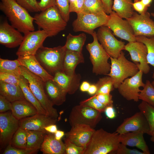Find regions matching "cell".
Wrapping results in <instances>:
<instances>
[{"mask_svg":"<svg viewBox=\"0 0 154 154\" xmlns=\"http://www.w3.org/2000/svg\"><path fill=\"white\" fill-rule=\"evenodd\" d=\"M90 85L87 81H83L80 86V90L83 92H88Z\"/></svg>","mask_w":154,"mask_h":154,"instance_id":"9f6ffc18","label":"cell"},{"mask_svg":"<svg viewBox=\"0 0 154 154\" xmlns=\"http://www.w3.org/2000/svg\"><path fill=\"white\" fill-rule=\"evenodd\" d=\"M101 112L91 108L80 104L73 107L70 113L69 121L71 126L83 124L94 128L102 118Z\"/></svg>","mask_w":154,"mask_h":154,"instance_id":"9c48e42d","label":"cell"},{"mask_svg":"<svg viewBox=\"0 0 154 154\" xmlns=\"http://www.w3.org/2000/svg\"><path fill=\"white\" fill-rule=\"evenodd\" d=\"M91 35L93 41L87 44L86 48L90 53L92 72L96 75H107L111 69V64L108 62L110 56L99 42L96 32L94 31Z\"/></svg>","mask_w":154,"mask_h":154,"instance_id":"52a82bcc","label":"cell"},{"mask_svg":"<svg viewBox=\"0 0 154 154\" xmlns=\"http://www.w3.org/2000/svg\"><path fill=\"white\" fill-rule=\"evenodd\" d=\"M150 14L152 17L154 18V12L151 13Z\"/></svg>","mask_w":154,"mask_h":154,"instance_id":"be15d7a7","label":"cell"},{"mask_svg":"<svg viewBox=\"0 0 154 154\" xmlns=\"http://www.w3.org/2000/svg\"><path fill=\"white\" fill-rule=\"evenodd\" d=\"M21 66L17 59L11 60L0 58V71L13 72L20 74V67Z\"/></svg>","mask_w":154,"mask_h":154,"instance_id":"74e56055","label":"cell"},{"mask_svg":"<svg viewBox=\"0 0 154 154\" xmlns=\"http://www.w3.org/2000/svg\"><path fill=\"white\" fill-rule=\"evenodd\" d=\"M6 20L0 24V43L6 47L13 48L20 46L24 36Z\"/></svg>","mask_w":154,"mask_h":154,"instance_id":"ffe728a7","label":"cell"},{"mask_svg":"<svg viewBox=\"0 0 154 154\" xmlns=\"http://www.w3.org/2000/svg\"><path fill=\"white\" fill-rule=\"evenodd\" d=\"M144 134L141 131H134L119 134L120 143L127 146L136 147L145 154H150L149 147L143 137Z\"/></svg>","mask_w":154,"mask_h":154,"instance_id":"603a6c76","label":"cell"},{"mask_svg":"<svg viewBox=\"0 0 154 154\" xmlns=\"http://www.w3.org/2000/svg\"><path fill=\"white\" fill-rule=\"evenodd\" d=\"M98 88L96 84H91L88 92L90 95H94L97 92Z\"/></svg>","mask_w":154,"mask_h":154,"instance_id":"6f0895ef","label":"cell"},{"mask_svg":"<svg viewBox=\"0 0 154 154\" xmlns=\"http://www.w3.org/2000/svg\"><path fill=\"white\" fill-rule=\"evenodd\" d=\"M38 4L40 11H41L56 5V1L55 0H40Z\"/></svg>","mask_w":154,"mask_h":154,"instance_id":"816d5d0a","label":"cell"},{"mask_svg":"<svg viewBox=\"0 0 154 154\" xmlns=\"http://www.w3.org/2000/svg\"><path fill=\"white\" fill-rule=\"evenodd\" d=\"M66 49L64 46L53 48L42 46L35 56L42 66L48 72L54 74L63 71V64Z\"/></svg>","mask_w":154,"mask_h":154,"instance_id":"5b68a950","label":"cell"},{"mask_svg":"<svg viewBox=\"0 0 154 154\" xmlns=\"http://www.w3.org/2000/svg\"><path fill=\"white\" fill-rule=\"evenodd\" d=\"M81 12L95 14L106 13L100 0H84Z\"/></svg>","mask_w":154,"mask_h":154,"instance_id":"d6a6232c","label":"cell"},{"mask_svg":"<svg viewBox=\"0 0 154 154\" xmlns=\"http://www.w3.org/2000/svg\"><path fill=\"white\" fill-rule=\"evenodd\" d=\"M104 112L106 116L109 119H113L116 117V112L113 106H107Z\"/></svg>","mask_w":154,"mask_h":154,"instance_id":"db71d44e","label":"cell"},{"mask_svg":"<svg viewBox=\"0 0 154 154\" xmlns=\"http://www.w3.org/2000/svg\"><path fill=\"white\" fill-rule=\"evenodd\" d=\"M66 154H84L85 149L79 147L72 142L68 139H64Z\"/></svg>","mask_w":154,"mask_h":154,"instance_id":"b9f144b4","label":"cell"},{"mask_svg":"<svg viewBox=\"0 0 154 154\" xmlns=\"http://www.w3.org/2000/svg\"><path fill=\"white\" fill-rule=\"evenodd\" d=\"M17 59L21 66L40 77L44 82L53 79V76L48 73L42 66L35 55L19 56H18Z\"/></svg>","mask_w":154,"mask_h":154,"instance_id":"7402d4cb","label":"cell"},{"mask_svg":"<svg viewBox=\"0 0 154 154\" xmlns=\"http://www.w3.org/2000/svg\"><path fill=\"white\" fill-rule=\"evenodd\" d=\"M150 135L151 136L150 140L153 142H154V129L151 131Z\"/></svg>","mask_w":154,"mask_h":154,"instance_id":"94428289","label":"cell"},{"mask_svg":"<svg viewBox=\"0 0 154 154\" xmlns=\"http://www.w3.org/2000/svg\"><path fill=\"white\" fill-rule=\"evenodd\" d=\"M0 94L11 103L26 100L19 84H9L0 81Z\"/></svg>","mask_w":154,"mask_h":154,"instance_id":"83f0119b","label":"cell"},{"mask_svg":"<svg viewBox=\"0 0 154 154\" xmlns=\"http://www.w3.org/2000/svg\"><path fill=\"white\" fill-rule=\"evenodd\" d=\"M133 0H114L112 11L121 17L127 19L130 18L134 12Z\"/></svg>","mask_w":154,"mask_h":154,"instance_id":"f546056e","label":"cell"},{"mask_svg":"<svg viewBox=\"0 0 154 154\" xmlns=\"http://www.w3.org/2000/svg\"><path fill=\"white\" fill-rule=\"evenodd\" d=\"M143 72L141 70L134 76L125 79L119 85L117 89L119 94L128 101L139 100L140 87L145 85L142 81Z\"/></svg>","mask_w":154,"mask_h":154,"instance_id":"5bb4252c","label":"cell"},{"mask_svg":"<svg viewBox=\"0 0 154 154\" xmlns=\"http://www.w3.org/2000/svg\"><path fill=\"white\" fill-rule=\"evenodd\" d=\"M77 14V18L72 24L74 31L84 32L91 35L96 29L105 25L109 17L106 13L95 14L81 12Z\"/></svg>","mask_w":154,"mask_h":154,"instance_id":"ba28073f","label":"cell"},{"mask_svg":"<svg viewBox=\"0 0 154 154\" xmlns=\"http://www.w3.org/2000/svg\"><path fill=\"white\" fill-rule=\"evenodd\" d=\"M19 85L21 88L26 99L36 108L38 113L47 115L30 88L28 80L21 74L19 77Z\"/></svg>","mask_w":154,"mask_h":154,"instance_id":"f1b7e54d","label":"cell"},{"mask_svg":"<svg viewBox=\"0 0 154 154\" xmlns=\"http://www.w3.org/2000/svg\"><path fill=\"white\" fill-rule=\"evenodd\" d=\"M152 78L153 79V80L151 82V83L152 85L154 86V71L153 72V76H152Z\"/></svg>","mask_w":154,"mask_h":154,"instance_id":"6125c7cd","label":"cell"},{"mask_svg":"<svg viewBox=\"0 0 154 154\" xmlns=\"http://www.w3.org/2000/svg\"><path fill=\"white\" fill-rule=\"evenodd\" d=\"M95 130L87 125L76 124L72 126L70 131L65 133L66 138L76 145L86 149Z\"/></svg>","mask_w":154,"mask_h":154,"instance_id":"d6986e66","label":"cell"},{"mask_svg":"<svg viewBox=\"0 0 154 154\" xmlns=\"http://www.w3.org/2000/svg\"><path fill=\"white\" fill-rule=\"evenodd\" d=\"M81 78L79 74L69 76L60 71L55 73L53 80L65 92L72 94L78 88Z\"/></svg>","mask_w":154,"mask_h":154,"instance_id":"44dd1931","label":"cell"},{"mask_svg":"<svg viewBox=\"0 0 154 154\" xmlns=\"http://www.w3.org/2000/svg\"><path fill=\"white\" fill-rule=\"evenodd\" d=\"M133 10L142 14L147 12L148 7L145 5L140 0H134L132 4Z\"/></svg>","mask_w":154,"mask_h":154,"instance_id":"f907efd6","label":"cell"},{"mask_svg":"<svg viewBox=\"0 0 154 154\" xmlns=\"http://www.w3.org/2000/svg\"><path fill=\"white\" fill-rule=\"evenodd\" d=\"M20 74L11 72L0 71V81L9 84H19V77Z\"/></svg>","mask_w":154,"mask_h":154,"instance_id":"7bdbcfd3","label":"cell"},{"mask_svg":"<svg viewBox=\"0 0 154 154\" xmlns=\"http://www.w3.org/2000/svg\"><path fill=\"white\" fill-rule=\"evenodd\" d=\"M45 130L48 133H54L57 130V127L55 124L49 125L44 127Z\"/></svg>","mask_w":154,"mask_h":154,"instance_id":"11a10c76","label":"cell"},{"mask_svg":"<svg viewBox=\"0 0 154 154\" xmlns=\"http://www.w3.org/2000/svg\"><path fill=\"white\" fill-rule=\"evenodd\" d=\"M96 84L98 88L96 94H110L114 88L112 79L108 76L100 78Z\"/></svg>","mask_w":154,"mask_h":154,"instance_id":"f35d334b","label":"cell"},{"mask_svg":"<svg viewBox=\"0 0 154 154\" xmlns=\"http://www.w3.org/2000/svg\"><path fill=\"white\" fill-rule=\"evenodd\" d=\"M58 119L48 115L37 113L31 116L19 120V127L28 130H34L48 133L44 127L49 125L55 124Z\"/></svg>","mask_w":154,"mask_h":154,"instance_id":"ac0fdd59","label":"cell"},{"mask_svg":"<svg viewBox=\"0 0 154 154\" xmlns=\"http://www.w3.org/2000/svg\"><path fill=\"white\" fill-rule=\"evenodd\" d=\"M114 35L128 42L136 41L133 29L128 21L120 17L113 11L109 15L106 24Z\"/></svg>","mask_w":154,"mask_h":154,"instance_id":"7c38bea8","label":"cell"},{"mask_svg":"<svg viewBox=\"0 0 154 154\" xmlns=\"http://www.w3.org/2000/svg\"><path fill=\"white\" fill-rule=\"evenodd\" d=\"M147 7L151 6V4L153 0H140Z\"/></svg>","mask_w":154,"mask_h":154,"instance_id":"91938a15","label":"cell"},{"mask_svg":"<svg viewBox=\"0 0 154 154\" xmlns=\"http://www.w3.org/2000/svg\"><path fill=\"white\" fill-rule=\"evenodd\" d=\"M96 95L98 100L106 107L113 106L112 96L110 94H99Z\"/></svg>","mask_w":154,"mask_h":154,"instance_id":"c3c4849f","label":"cell"},{"mask_svg":"<svg viewBox=\"0 0 154 154\" xmlns=\"http://www.w3.org/2000/svg\"><path fill=\"white\" fill-rule=\"evenodd\" d=\"M135 37L136 41L143 43L146 46L147 63L153 66L154 69V36L150 37L140 36Z\"/></svg>","mask_w":154,"mask_h":154,"instance_id":"836d02e7","label":"cell"},{"mask_svg":"<svg viewBox=\"0 0 154 154\" xmlns=\"http://www.w3.org/2000/svg\"><path fill=\"white\" fill-rule=\"evenodd\" d=\"M12 114L19 120L38 113L36 108L26 100L15 101L12 103Z\"/></svg>","mask_w":154,"mask_h":154,"instance_id":"4316f807","label":"cell"},{"mask_svg":"<svg viewBox=\"0 0 154 154\" xmlns=\"http://www.w3.org/2000/svg\"><path fill=\"white\" fill-rule=\"evenodd\" d=\"M12 108V103L4 96L0 95V113L11 111Z\"/></svg>","mask_w":154,"mask_h":154,"instance_id":"681fc988","label":"cell"},{"mask_svg":"<svg viewBox=\"0 0 154 154\" xmlns=\"http://www.w3.org/2000/svg\"><path fill=\"white\" fill-rule=\"evenodd\" d=\"M19 127V120L9 111L0 114V150L10 144L13 137Z\"/></svg>","mask_w":154,"mask_h":154,"instance_id":"4fadbf2b","label":"cell"},{"mask_svg":"<svg viewBox=\"0 0 154 154\" xmlns=\"http://www.w3.org/2000/svg\"><path fill=\"white\" fill-rule=\"evenodd\" d=\"M116 154H145L136 149H131L128 148L127 146L121 143L115 152Z\"/></svg>","mask_w":154,"mask_h":154,"instance_id":"7dc6e473","label":"cell"},{"mask_svg":"<svg viewBox=\"0 0 154 154\" xmlns=\"http://www.w3.org/2000/svg\"><path fill=\"white\" fill-rule=\"evenodd\" d=\"M120 143L118 133L101 128L95 130L84 154H115Z\"/></svg>","mask_w":154,"mask_h":154,"instance_id":"7a4b0ae2","label":"cell"},{"mask_svg":"<svg viewBox=\"0 0 154 154\" xmlns=\"http://www.w3.org/2000/svg\"><path fill=\"white\" fill-rule=\"evenodd\" d=\"M84 0H69V11L76 13L82 11Z\"/></svg>","mask_w":154,"mask_h":154,"instance_id":"bcb514c9","label":"cell"},{"mask_svg":"<svg viewBox=\"0 0 154 154\" xmlns=\"http://www.w3.org/2000/svg\"><path fill=\"white\" fill-rule=\"evenodd\" d=\"M38 150L17 148L12 147L10 144L6 147L3 154H32L37 153Z\"/></svg>","mask_w":154,"mask_h":154,"instance_id":"f6af8a7d","label":"cell"},{"mask_svg":"<svg viewBox=\"0 0 154 154\" xmlns=\"http://www.w3.org/2000/svg\"><path fill=\"white\" fill-rule=\"evenodd\" d=\"M44 89L48 98L53 105L60 106L65 101L67 93L53 80L44 82Z\"/></svg>","mask_w":154,"mask_h":154,"instance_id":"484cf974","label":"cell"},{"mask_svg":"<svg viewBox=\"0 0 154 154\" xmlns=\"http://www.w3.org/2000/svg\"><path fill=\"white\" fill-rule=\"evenodd\" d=\"M65 135L64 131L59 130H57L54 133L55 138L58 140H60Z\"/></svg>","mask_w":154,"mask_h":154,"instance_id":"680465c9","label":"cell"},{"mask_svg":"<svg viewBox=\"0 0 154 154\" xmlns=\"http://www.w3.org/2000/svg\"><path fill=\"white\" fill-rule=\"evenodd\" d=\"M124 50L129 52L131 60L137 65L139 70L145 74L149 72L150 68L147 60V49L144 44L137 41L129 42L125 45Z\"/></svg>","mask_w":154,"mask_h":154,"instance_id":"e0dca14e","label":"cell"},{"mask_svg":"<svg viewBox=\"0 0 154 154\" xmlns=\"http://www.w3.org/2000/svg\"><path fill=\"white\" fill-rule=\"evenodd\" d=\"M20 69V74L28 80L30 89L47 115L58 119V115L57 110L53 107V105L46 93L44 82L22 66H21Z\"/></svg>","mask_w":154,"mask_h":154,"instance_id":"277c9868","label":"cell"},{"mask_svg":"<svg viewBox=\"0 0 154 154\" xmlns=\"http://www.w3.org/2000/svg\"><path fill=\"white\" fill-rule=\"evenodd\" d=\"M80 104L91 108L101 113L104 112L106 107L98 100L96 94L81 101Z\"/></svg>","mask_w":154,"mask_h":154,"instance_id":"ab89813d","label":"cell"},{"mask_svg":"<svg viewBox=\"0 0 154 154\" xmlns=\"http://www.w3.org/2000/svg\"><path fill=\"white\" fill-rule=\"evenodd\" d=\"M56 5L64 20L68 22L69 20V0H55Z\"/></svg>","mask_w":154,"mask_h":154,"instance_id":"60d3db41","label":"cell"},{"mask_svg":"<svg viewBox=\"0 0 154 154\" xmlns=\"http://www.w3.org/2000/svg\"><path fill=\"white\" fill-rule=\"evenodd\" d=\"M33 17L34 22L46 32L48 37L57 35L65 29L67 25L56 5L36 14Z\"/></svg>","mask_w":154,"mask_h":154,"instance_id":"3957f363","label":"cell"},{"mask_svg":"<svg viewBox=\"0 0 154 154\" xmlns=\"http://www.w3.org/2000/svg\"><path fill=\"white\" fill-rule=\"evenodd\" d=\"M27 131L19 127L14 135L10 144L16 148L26 149Z\"/></svg>","mask_w":154,"mask_h":154,"instance_id":"e575fe53","label":"cell"},{"mask_svg":"<svg viewBox=\"0 0 154 154\" xmlns=\"http://www.w3.org/2000/svg\"><path fill=\"white\" fill-rule=\"evenodd\" d=\"M20 5L31 12L40 11L37 0H16Z\"/></svg>","mask_w":154,"mask_h":154,"instance_id":"ee69618b","label":"cell"},{"mask_svg":"<svg viewBox=\"0 0 154 154\" xmlns=\"http://www.w3.org/2000/svg\"><path fill=\"white\" fill-rule=\"evenodd\" d=\"M138 108L147 119L151 132L154 129V106L142 101Z\"/></svg>","mask_w":154,"mask_h":154,"instance_id":"8d00e7d4","label":"cell"},{"mask_svg":"<svg viewBox=\"0 0 154 154\" xmlns=\"http://www.w3.org/2000/svg\"><path fill=\"white\" fill-rule=\"evenodd\" d=\"M40 149L43 154L65 153L64 143L61 140H57L54 133H48L45 134Z\"/></svg>","mask_w":154,"mask_h":154,"instance_id":"cb8c5ba5","label":"cell"},{"mask_svg":"<svg viewBox=\"0 0 154 154\" xmlns=\"http://www.w3.org/2000/svg\"><path fill=\"white\" fill-rule=\"evenodd\" d=\"M151 15L147 11L142 14L134 12L130 18L126 19L132 27L135 37L154 36V21L150 18Z\"/></svg>","mask_w":154,"mask_h":154,"instance_id":"9a60e30c","label":"cell"},{"mask_svg":"<svg viewBox=\"0 0 154 154\" xmlns=\"http://www.w3.org/2000/svg\"><path fill=\"white\" fill-rule=\"evenodd\" d=\"M102 2L106 13L110 14L113 11L112 7L113 1L112 0H100Z\"/></svg>","mask_w":154,"mask_h":154,"instance_id":"f5cc1de1","label":"cell"},{"mask_svg":"<svg viewBox=\"0 0 154 154\" xmlns=\"http://www.w3.org/2000/svg\"><path fill=\"white\" fill-rule=\"evenodd\" d=\"M27 130L26 149L38 150L40 148L46 133L34 130Z\"/></svg>","mask_w":154,"mask_h":154,"instance_id":"1f68e13d","label":"cell"},{"mask_svg":"<svg viewBox=\"0 0 154 154\" xmlns=\"http://www.w3.org/2000/svg\"><path fill=\"white\" fill-rule=\"evenodd\" d=\"M141 131L151 135V131L149 123L144 114L140 111L124 119L116 132L119 134L129 132Z\"/></svg>","mask_w":154,"mask_h":154,"instance_id":"2e32d148","label":"cell"},{"mask_svg":"<svg viewBox=\"0 0 154 154\" xmlns=\"http://www.w3.org/2000/svg\"><path fill=\"white\" fill-rule=\"evenodd\" d=\"M0 9L6 15L11 25L24 34L35 31L34 17L16 0H1Z\"/></svg>","mask_w":154,"mask_h":154,"instance_id":"6da1fadb","label":"cell"},{"mask_svg":"<svg viewBox=\"0 0 154 154\" xmlns=\"http://www.w3.org/2000/svg\"><path fill=\"white\" fill-rule=\"evenodd\" d=\"M86 38V35L84 33L78 35L69 33L67 37L64 46L66 50L82 52Z\"/></svg>","mask_w":154,"mask_h":154,"instance_id":"4dcf8cb0","label":"cell"},{"mask_svg":"<svg viewBox=\"0 0 154 154\" xmlns=\"http://www.w3.org/2000/svg\"><path fill=\"white\" fill-rule=\"evenodd\" d=\"M84 61L82 52L66 50L63 60V71L67 75H74L76 74L75 71L76 66Z\"/></svg>","mask_w":154,"mask_h":154,"instance_id":"d4e9b609","label":"cell"},{"mask_svg":"<svg viewBox=\"0 0 154 154\" xmlns=\"http://www.w3.org/2000/svg\"><path fill=\"white\" fill-rule=\"evenodd\" d=\"M110 58L111 69L107 75L111 78L114 88L117 89L125 79L134 76L139 71L137 65L128 60L122 51L117 58Z\"/></svg>","mask_w":154,"mask_h":154,"instance_id":"8992f818","label":"cell"},{"mask_svg":"<svg viewBox=\"0 0 154 154\" xmlns=\"http://www.w3.org/2000/svg\"><path fill=\"white\" fill-rule=\"evenodd\" d=\"M24 35L23 40L16 53L18 57L35 55L48 37L46 32L40 29L29 31Z\"/></svg>","mask_w":154,"mask_h":154,"instance_id":"8fae6325","label":"cell"},{"mask_svg":"<svg viewBox=\"0 0 154 154\" xmlns=\"http://www.w3.org/2000/svg\"><path fill=\"white\" fill-rule=\"evenodd\" d=\"M96 35L98 41L110 57L117 58L121 51L124 50L125 42L117 39L107 26L99 27Z\"/></svg>","mask_w":154,"mask_h":154,"instance_id":"30bf717a","label":"cell"},{"mask_svg":"<svg viewBox=\"0 0 154 154\" xmlns=\"http://www.w3.org/2000/svg\"><path fill=\"white\" fill-rule=\"evenodd\" d=\"M139 94V99L154 106V87L149 80H147Z\"/></svg>","mask_w":154,"mask_h":154,"instance_id":"d590c367","label":"cell"}]
</instances>
